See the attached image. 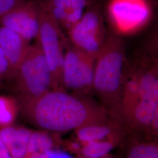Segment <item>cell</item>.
<instances>
[{
  "label": "cell",
  "instance_id": "1",
  "mask_svg": "<svg viewBox=\"0 0 158 158\" xmlns=\"http://www.w3.org/2000/svg\"><path fill=\"white\" fill-rule=\"evenodd\" d=\"M19 111L41 130L64 132L102 124L111 118L99 102L63 89L50 90L35 98H17Z\"/></svg>",
  "mask_w": 158,
  "mask_h": 158
},
{
  "label": "cell",
  "instance_id": "20",
  "mask_svg": "<svg viewBox=\"0 0 158 158\" xmlns=\"http://www.w3.org/2000/svg\"><path fill=\"white\" fill-rule=\"evenodd\" d=\"M0 158H12L3 141L0 138Z\"/></svg>",
  "mask_w": 158,
  "mask_h": 158
},
{
  "label": "cell",
  "instance_id": "10",
  "mask_svg": "<svg viewBox=\"0 0 158 158\" xmlns=\"http://www.w3.org/2000/svg\"><path fill=\"white\" fill-rule=\"evenodd\" d=\"M88 0H51L48 11L59 26L68 31L85 13Z\"/></svg>",
  "mask_w": 158,
  "mask_h": 158
},
{
  "label": "cell",
  "instance_id": "7",
  "mask_svg": "<svg viewBox=\"0 0 158 158\" xmlns=\"http://www.w3.org/2000/svg\"><path fill=\"white\" fill-rule=\"evenodd\" d=\"M72 45L96 59L104 44L106 34L102 14L97 10L85 12L68 31Z\"/></svg>",
  "mask_w": 158,
  "mask_h": 158
},
{
  "label": "cell",
  "instance_id": "6",
  "mask_svg": "<svg viewBox=\"0 0 158 158\" xmlns=\"http://www.w3.org/2000/svg\"><path fill=\"white\" fill-rule=\"evenodd\" d=\"M107 14L111 27L119 36L136 34L147 26L152 17L147 0H111Z\"/></svg>",
  "mask_w": 158,
  "mask_h": 158
},
{
  "label": "cell",
  "instance_id": "17",
  "mask_svg": "<svg viewBox=\"0 0 158 158\" xmlns=\"http://www.w3.org/2000/svg\"><path fill=\"white\" fill-rule=\"evenodd\" d=\"M22 2V0H0V18Z\"/></svg>",
  "mask_w": 158,
  "mask_h": 158
},
{
  "label": "cell",
  "instance_id": "19",
  "mask_svg": "<svg viewBox=\"0 0 158 158\" xmlns=\"http://www.w3.org/2000/svg\"><path fill=\"white\" fill-rule=\"evenodd\" d=\"M56 155L53 150H48L27 154L24 158H56Z\"/></svg>",
  "mask_w": 158,
  "mask_h": 158
},
{
  "label": "cell",
  "instance_id": "16",
  "mask_svg": "<svg viewBox=\"0 0 158 158\" xmlns=\"http://www.w3.org/2000/svg\"><path fill=\"white\" fill-rule=\"evenodd\" d=\"M19 111L17 100L0 96V128L13 124Z\"/></svg>",
  "mask_w": 158,
  "mask_h": 158
},
{
  "label": "cell",
  "instance_id": "14",
  "mask_svg": "<svg viewBox=\"0 0 158 158\" xmlns=\"http://www.w3.org/2000/svg\"><path fill=\"white\" fill-rule=\"evenodd\" d=\"M127 132H121L110 137L107 141L99 140L85 142L81 149L84 156L100 157L108 154L114 147L117 145L123 139Z\"/></svg>",
  "mask_w": 158,
  "mask_h": 158
},
{
  "label": "cell",
  "instance_id": "21",
  "mask_svg": "<svg viewBox=\"0 0 158 158\" xmlns=\"http://www.w3.org/2000/svg\"><path fill=\"white\" fill-rule=\"evenodd\" d=\"M81 158H113L111 156H110V155H106L104 156H100V157H90V156H83Z\"/></svg>",
  "mask_w": 158,
  "mask_h": 158
},
{
  "label": "cell",
  "instance_id": "12",
  "mask_svg": "<svg viewBox=\"0 0 158 158\" xmlns=\"http://www.w3.org/2000/svg\"><path fill=\"white\" fill-rule=\"evenodd\" d=\"M75 131L79 139L84 142L102 140L107 137L126 132L121 124L112 119L107 123L86 127Z\"/></svg>",
  "mask_w": 158,
  "mask_h": 158
},
{
  "label": "cell",
  "instance_id": "18",
  "mask_svg": "<svg viewBox=\"0 0 158 158\" xmlns=\"http://www.w3.org/2000/svg\"><path fill=\"white\" fill-rule=\"evenodd\" d=\"M8 70V62L5 55L0 48V85L3 80H6Z\"/></svg>",
  "mask_w": 158,
  "mask_h": 158
},
{
  "label": "cell",
  "instance_id": "15",
  "mask_svg": "<svg viewBox=\"0 0 158 158\" xmlns=\"http://www.w3.org/2000/svg\"><path fill=\"white\" fill-rule=\"evenodd\" d=\"M55 145V141L49 132L44 130L32 131L29 139L27 155L35 152L53 150Z\"/></svg>",
  "mask_w": 158,
  "mask_h": 158
},
{
  "label": "cell",
  "instance_id": "9",
  "mask_svg": "<svg viewBox=\"0 0 158 158\" xmlns=\"http://www.w3.org/2000/svg\"><path fill=\"white\" fill-rule=\"evenodd\" d=\"M29 42L10 29L0 27V48L8 62L6 80H14L28 49Z\"/></svg>",
  "mask_w": 158,
  "mask_h": 158
},
{
  "label": "cell",
  "instance_id": "8",
  "mask_svg": "<svg viewBox=\"0 0 158 158\" xmlns=\"http://www.w3.org/2000/svg\"><path fill=\"white\" fill-rule=\"evenodd\" d=\"M40 9L33 3H20L0 18L1 25L29 42L36 38L40 27Z\"/></svg>",
  "mask_w": 158,
  "mask_h": 158
},
{
  "label": "cell",
  "instance_id": "5",
  "mask_svg": "<svg viewBox=\"0 0 158 158\" xmlns=\"http://www.w3.org/2000/svg\"><path fill=\"white\" fill-rule=\"evenodd\" d=\"M36 38L51 70L53 90L63 89L62 69L66 41L61 28L46 7L40 8V30Z\"/></svg>",
  "mask_w": 158,
  "mask_h": 158
},
{
  "label": "cell",
  "instance_id": "3",
  "mask_svg": "<svg viewBox=\"0 0 158 158\" xmlns=\"http://www.w3.org/2000/svg\"><path fill=\"white\" fill-rule=\"evenodd\" d=\"M14 80L19 98H35L53 90L51 70L38 41L29 46Z\"/></svg>",
  "mask_w": 158,
  "mask_h": 158
},
{
  "label": "cell",
  "instance_id": "2",
  "mask_svg": "<svg viewBox=\"0 0 158 158\" xmlns=\"http://www.w3.org/2000/svg\"><path fill=\"white\" fill-rule=\"evenodd\" d=\"M126 63L123 40L116 34L107 35L96 58L93 90L108 116L119 124Z\"/></svg>",
  "mask_w": 158,
  "mask_h": 158
},
{
  "label": "cell",
  "instance_id": "4",
  "mask_svg": "<svg viewBox=\"0 0 158 158\" xmlns=\"http://www.w3.org/2000/svg\"><path fill=\"white\" fill-rule=\"evenodd\" d=\"M66 47L62 69L63 89L78 96L93 92L96 59L73 45Z\"/></svg>",
  "mask_w": 158,
  "mask_h": 158
},
{
  "label": "cell",
  "instance_id": "13",
  "mask_svg": "<svg viewBox=\"0 0 158 158\" xmlns=\"http://www.w3.org/2000/svg\"><path fill=\"white\" fill-rule=\"evenodd\" d=\"M130 139L125 158H158L157 139H140L135 135Z\"/></svg>",
  "mask_w": 158,
  "mask_h": 158
},
{
  "label": "cell",
  "instance_id": "11",
  "mask_svg": "<svg viewBox=\"0 0 158 158\" xmlns=\"http://www.w3.org/2000/svg\"><path fill=\"white\" fill-rule=\"evenodd\" d=\"M32 132V130L13 124L0 128V138L12 158H24L25 156Z\"/></svg>",
  "mask_w": 158,
  "mask_h": 158
}]
</instances>
